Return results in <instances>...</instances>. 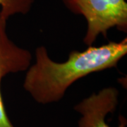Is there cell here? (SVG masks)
I'll return each instance as SVG.
<instances>
[{"instance_id":"4","label":"cell","mask_w":127,"mask_h":127,"mask_svg":"<svg viewBox=\"0 0 127 127\" xmlns=\"http://www.w3.org/2000/svg\"><path fill=\"white\" fill-rule=\"evenodd\" d=\"M7 20L0 15V127H14L7 116L1 95L2 78L9 73L27 71L32 61L31 53L28 50L19 47L9 38Z\"/></svg>"},{"instance_id":"1","label":"cell","mask_w":127,"mask_h":127,"mask_svg":"<svg viewBox=\"0 0 127 127\" xmlns=\"http://www.w3.org/2000/svg\"><path fill=\"white\" fill-rule=\"evenodd\" d=\"M127 53V37L100 47L89 46L83 52L72 51L62 63L50 59L46 47H38L35 62L28 68L23 88L40 104L57 102L76 81L93 73L117 67Z\"/></svg>"},{"instance_id":"5","label":"cell","mask_w":127,"mask_h":127,"mask_svg":"<svg viewBox=\"0 0 127 127\" xmlns=\"http://www.w3.org/2000/svg\"><path fill=\"white\" fill-rule=\"evenodd\" d=\"M35 0H0V15L8 18L15 14H26L31 9Z\"/></svg>"},{"instance_id":"2","label":"cell","mask_w":127,"mask_h":127,"mask_svg":"<svg viewBox=\"0 0 127 127\" xmlns=\"http://www.w3.org/2000/svg\"><path fill=\"white\" fill-rule=\"evenodd\" d=\"M64 6L87 21V31L83 42L93 45L97 37H107L112 28L127 31V3L125 0H62Z\"/></svg>"},{"instance_id":"3","label":"cell","mask_w":127,"mask_h":127,"mask_svg":"<svg viewBox=\"0 0 127 127\" xmlns=\"http://www.w3.org/2000/svg\"><path fill=\"white\" fill-rule=\"evenodd\" d=\"M119 91L113 87L105 88L97 93L83 99L74 107V109L81 114L78 120V127H111L105 121L108 114H113L119 103ZM117 127H126L127 119L119 117Z\"/></svg>"}]
</instances>
